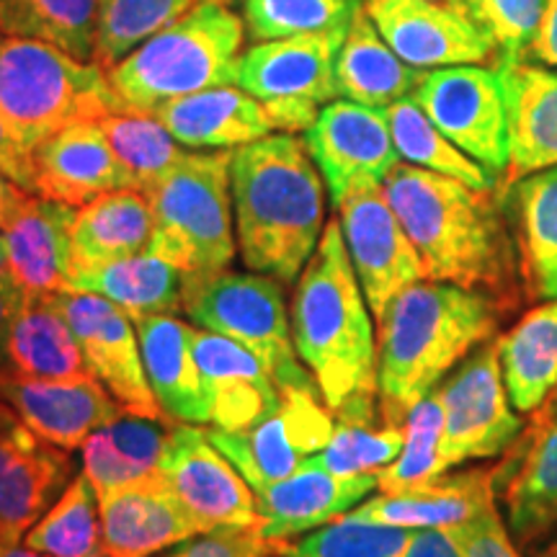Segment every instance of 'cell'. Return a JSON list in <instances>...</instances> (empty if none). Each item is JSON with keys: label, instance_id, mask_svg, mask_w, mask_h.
I'll return each instance as SVG.
<instances>
[{"label": "cell", "instance_id": "cell-54", "mask_svg": "<svg viewBox=\"0 0 557 557\" xmlns=\"http://www.w3.org/2000/svg\"><path fill=\"white\" fill-rule=\"evenodd\" d=\"M529 557H557V524L540 542L527 549Z\"/></svg>", "mask_w": 557, "mask_h": 557}, {"label": "cell", "instance_id": "cell-3", "mask_svg": "<svg viewBox=\"0 0 557 557\" xmlns=\"http://www.w3.org/2000/svg\"><path fill=\"white\" fill-rule=\"evenodd\" d=\"M508 312L485 292L418 282L382 312L377 341L380 421L403 426L451 369L498 336Z\"/></svg>", "mask_w": 557, "mask_h": 557}, {"label": "cell", "instance_id": "cell-51", "mask_svg": "<svg viewBox=\"0 0 557 557\" xmlns=\"http://www.w3.org/2000/svg\"><path fill=\"white\" fill-rule=\"evenodd\" d=\"M400 557H465L447 529H416Z\"/></svg>", "mask_w": 557, "mask_h": 557}, {"label": "cell", "instance_id": "cell-36", "mask_svg": "<svg viewBox=\"0 0 557 557\" xmlns=\"http://www.w3.org/2000/svg\"><path fill=\"white\" fill-rule=\"evenodd\" d=\"M99 0H0V34L39 39L81 62H96Z\"/></svg>", "mask_w": 557, "mask_h": 557}, {"label": "cell", "instance_id": "cell-18", "mask_svg": "<svg viewBox=\"0 0 557 557\" xmlns=\"http://www.w3.org/2000/svg\"><path fill=\"white\" fill-rule=\"evenodd\" d=\"M493 491L506 508V527L519 549L557 524V400L549 398L506 459L493 468Z\"/></svg>", "mask_w": 557, "mask_h": 557}, {"label": "cell", "instance_id": "cell-53", "mask_svg": "<svg viewBox=\"0 0 557 557\" xmlns=\"http://www.w3.org/2000/svg\"><path fill=\"white\" fill-rule=\"evenodd\" d=\"M21 299H24V292L13 284V278H0V369H5V344H9V331L21 308Z\"/></svg>", "mask_w": 557, "mask_h": 557}, {"label": "cell", "instance_id": "cell-15", "mask_svg": "<svg viewBox=\"0 0 557 557\" xmlns=\"http://www.w3.org/2000/svg\"><path fill=\"white\" fill-rule=\"evenodd\" d=\"M62 315L86 354L88 369L122 410L145 418L165 416L158 406L143 364V348L132 318L94 292H58Z\"/></svg>", "mask_w": 557, "mask_h": 557}, {"label": "cell", "instance_id": "cell-9", "mask_svg": "<svg viewBox=\"0 0 557 557\" xmlns=\"http://www.w3.org/2000/svg\"><path fill=\"white\" fill-rule=\"evenodd\" d=\"M348 32L336 29L259 41L243 52L238 86L248 90L282 132H308L325 103L336 101V60Z\"/></svg>", "mask_w": 557, "mask_h": 557}, {"label": "cell", "instance_id": "cell-42", "mask_svg": "<svg viewBox=\"0 0 557 557\" xmlns=\"http://www.w3.org/2000/svg\"><path fill=\"white\" fill-rule=\"evenodd\" d=\"M361 0H243L248 37L274 41L351 24Z\"/></svg>", "mask_w": 557, "mask_h": 557}, {"label": "cell", "instance_id": "cell-19", "mask_svg": "<svg viewBox=\"0 0 557 557\" xmlns=\"http://www.w3.org/2000/svg\"><path fill=\"white\" fill-rule=\"evenodd\" d=\"M318 171L323 173L333 205L359 178L385 181L400 163L385 109L338 99L320 109L318 120L305 132Z\"/></svg>", "mask_w": 557, "mask_h": 557}, {"label": "cell", "instance_id": "cell-45", "mask_svg": "<svg viewBox=\"0 0 557 557\" xmlns=\"http://www.w3.org/2000/svg\"><path fill=\"white\" fill-rule=\"evenodd\" d=\"M462 5L493 39L498 65H506V62L524 60L529 41L545 16L547 0H462Z\"/></svg>", "mask_w": 557, "mask_h": 557}, {"label": "cell", "instance_id": "cell-24", "mask_svg": "<svg viewBox=\"0 0 557 557\" xmlns=\"http://www.w3.org/2000/svg\"><path fill=\"white\" fill-rule=\"evenodd\" d=\"M194 359L212 400V426L220 431H248L263 421L282 400V389L238 341L212 331L191 329Z\"/></svg>", "mask_w": 557, "mask_h": 557}, {"label": "cell", "instance_id": "cell-40", "mask_svg": "<svg viewBox=\"0 0 557 557\" xmlns=\"http://www.w3.org/2000/svg\"><path fill=\"white\" fill-rule=\"evenodd\" d=\"M201 0H99L96 65L114 67L143 41L158 34Z\"/></svg>", "mask_w": 557, "mask_h": 557}, {"label": "cell", "instance_id": "cell-11", "mask_svg": "<svg viewBox=\"0 0 557 557\" xmlns=\"http://www.w3.org/2000/svg\"><path fill=\"white\" fill-rule=\"evenodd\" d=\"M333 207L369 310L380 320L403 289L426 278V269L389 205L382 181H354Z\"/></svg>", "mask_w": 557, "mask_h": 557}, {"label": "cell", "instance_id": "cell-28", "mask_svg": "<svg viewBox=\"0 0 557 557\" xmlns=\"http://www.w3.org/2000/svg\"><path fill=\"white\" fill-rule=\"evenodd\" d=\"M186 148L227 150L256 143L274 132V120L248 90L218 86L181 96L152 111Z\"/></svg>", "mask_w": 557, "mask_h": 557}, {"label": "cell", "instance_id": "cell-56", "mask_svg": "<svg viewBox=\"0 0 557 557\" xmlns=\"http://www.w3.org/2000/svg\"><path fill=\"white\" fill-rule=\"evenodd\" d=\"M0 278H11V274H9V259H5L3 235H0Z\"/></svg>", "mask_w": 557, "mask_h": 557}, {"label": "cell", "instance_id": "cell-29", "mask_svg": "<svg viewBox=\"0 0 557 557\" xmlns=\"http://www.w3.org/2000/svg\"><path fill=\"white\" fill-rule=\"evenodd\" d=\"M143 364L158 406L181 423L212 421V400L207 382L194 359L191 329L171 315L137 320Z\"/></svg>", "mask_w": 557, "mask_h": 557}, {"label": "cell", "instance_id": "cell-35", "mask_svg": "<svg viewBox=\"0 0 557 557\" xmlns=\"http://www.w3.org/2000/svg\"><path fill=\"white\" fill-rule=\"evenodd\" d=\"M186 276L169 261L152 253L103 263L70 278L67 292H94L111 299L135 320L150 315H171L184 308Z\"/></svg>", "mask_w": 557, "mask_h": 557}, {"label": "cell", "instance_id": "cell-58", "mask_svg": "<svg viewBox=\"0 0 557 557\" xmlns=\"http://www.w3.org/2000/svg\"><path fill=\"white\" fill-rule=\"evenodd\" d=\"M555 400H557V389H555Z\"/></svg>", "mask_w": 557, "mask_h": 557}, {"label": "cell", "instance_id": "cell-12", "mask_svg": "<svg viewBox=\"0 0 557 557\" xmlns=\"http://www.w3.org/2000/svg\"><path fill=\"white\" fill-rule=\"evenodd\" d=\"M413 99L465 156L496 178L506 176L508 109L496 67L429 70L421 75Z\"/></svg>", "mask_w": 557, "mask_h": 557}, {"label": "cell", "instance_id": "cell-27", "mask_svg": "<svg viewBox=\"0 0 557 557\" xmlns=\"http://www.w3.org/2000/svg\"><path fill=\"white\" fill-rule=\"evenodd\" d=\"M527 299H557V165L500 184Z\"/></svg>", "mask_w": 557, "mask_h": 557}, {"label": "cell", "instance_id": "cell-21", "mask_svg": "<svg viewBox=\"0 0 557 557\" xmlns=\"http://www.w3.org/2000/svg\"><path fill=\"white\" fill-rule=\"evenodd\" d=\"M0 400L16 410L21 421L60 449H78L96 429L122 413L120 403L99 380L50 382L29 380L0 369Z\"/></svg>", "mask_w": 557, "mask_h": 557}, {"label": "cell", "instance_id": "cell-1", "mask_svg": "<svg viewBox=\"0 0 557 557\" xmlns=\"http://www.w3.org/2000/svg\"><path fill=\"white\" fill-rule=\"evenodd\" d=\"M426 278L485 292L506 312L524 302L519 256L496 189L398 163L382 181Z\"/></svg>", "mask_w": 557, "mask_h": 557}, {"label": "cell", "instance_id": "cell-26", "mask_svg": "<svg viewBox=\"0 0 557 557\" xmlns=\"http://www.w3.org/2000/svg\"><path fill=\"white\" fill-rule=\"evenodd\" d=\"M508 109V171L500 184L557 165V70L517 60L498 65Z\"/></svg>", "mask_w": 557, "mask_h": 557}, {"label": "cell", "instance_id": "cell-25", "mask_svg": "<svg viewBox=\"0 0 557 557\" xmlns=\"http://www.w3.org/2000/svg\"><path fill=\"white\" fill-rule=\"evenodd\" d=\"M493 504V470L480 468L455 475L444 472L398 493H380L377 498L351 508L346 517L403 529H455Z\"/></svg>", "mask_w": 557, "mask_h": 557}, {"label": "cell", "instance_id": "cell-8", "mask_svg": "<svg viewBox=\"0 0 557 557\" xmlns=\"http://www.w3.org/2000/svg\"><path fill=\"white\" fill-rule=\"evenodd\" d=\"M184 312L205 331L238 341L256 354L278 389H318L297 359L278 278L235 271L186 278Z\"/></svg>", "mask_w": 557, "mask_h": 557}, {"label": "cell", "instance_id": "cell-32", "mask_svg": "<svg viewBox=\"0 0 557 557\" xmlns=\"http://www.w3.org/2000/svg\"><path fill=\"white\" fill-rule=\"evenodd\" d=\"M150 240L152 207L148 197L137 189L103 194L75 212L70 230V278L103 263L148 253Z\"/></svg>", "mask_w": 557, "mask_h": 557}, {"label": "cell", "instance_id": "cell-47", "mask_svg": "<svg viewBox=\"0 0 557 557\" xmlns=\"http://www.w3.org/2000/svg\"><path fill=\"white\" fill-rule=\"evenodd\" d=\"M83 475L94 485L96 496H107L116 487L135 483L145 475L139 472L129 459L122 457V451L114 447L107 431L96 429L86 442H83Z\"/></svg>", "mask_w": 557, "mask_h": 557}, {"label": "cell", "instance_id": "cell-48", "mask_svg": "<svg viewBox=\"0 0 557 557\" xmlns=\"http://www.w3.org/2000/svg\"><path fill=\"white\" fill-rule=\"evenodd\" d=\"M447 532L465 557H524L511 532H508L506 521L500 519L496 504L487 506L468 524L447 529Z\"/></svg>", "mask_w": 557, "mask_h": 557}, {"label": "cell", "instance_id": "cell-7", "mask_svg": "<svg viewBox=\"0 0 557 557\" xmlns=\"http://www.w3.org/2000/svg\"><path fill=\"white\" fill-rule=\"evenodd\" d=\"M230 150L186 152L150 194L152 240L148 253L186 278L227 271L235 259Z\"/></svg>", "mask_w": 557, "mask_h": 557}, {"label": "cell", "instance_id": "cell-14", "mask_svg": "<svg viewBox=\"0 0 557 557\" xmlns=\"http://www.w3.org/2000/svg\"><path fill=\"white\" fill-rule=\"evenodd\" d=\"M364 11L382 39L416 70L485 65L496 60L493 39L462 3L451 0H364Z\"/></svg>", "mask_w": 557, "mask_h": 557}, {"label": "cell", "instance_id": "cell-16", "mask_svg": "<svg viewBox=\"0 0 557 557\" xmlns=\"http://www.w3.org/2000/svg\"><path fill=\"white\" fill-rule=\"evenodd\" d=\"M169 485L197 519L201 534L218 527L261 524L253 487L235 465L209 442L207 431L176 421L160 459Z\"/></svg>", "mask_w": 557, "mask_h": 557}, {"label": "cell", "instance_id": "cell-22", "mask_svg": "<svg viewBox=\"0 0 557 557\" xmlns=\"http://www.w3.org/2000/svg\"><path fill=\"white\" fill-rule=\"evenodd\" d=\"M32 156L34 194L45 199L86 207L109 191L135 189L99 122L70 124L37 145Z\"/></svg>", "mask_w": 557, "mask_h": 557}, {"label": "cell", "instance_id": "cell-31", "mask_svg": "<svg viewBox=\"0 0 557 557\" xmlns=\"http://www.w3.org/2000/svg\"><path fill=\"white\" fill-rule=\"evenodd\" d=\"M5 369L18 377L90 380L86 354L62 315L58 295H24L5 344Z\"/></svg>", "mask_w": 557, "mask_h": 557}, {"label": "cell", "instance_id": "cell-17", "mask_svg": "<svg viewBox=\"0 0 557 557\" xmlns=\"http://www.w3.org/2000/svg\"><path fill=\"white\" fill-rule=\"evenodd\" d=\"M75 475L67 449L54 447L0 400V542L18 545Z\"/></svg>", "mask_w": 557, "mask_h": 557}, {"label": "cell", "instance_id": "cell-2", "mask_svg": "<svg viewBox=\"0 0 557 557\" xmlns=\"http://www.w3.org/2000/svg\"><path fill=\"white\" fill-rule=\"evenodd\" d=\"M292 341L336 421H380L377 344L341 222L329 220L292 297Z\"/></svg>", "mask_w": 557, "mask_h": 557}, {"label": "cell", "instance_id": "cell-37", "mask_svg": "<svg viewBox=\"0 0 557 557\" xmlns=\"http://www.w3.org/2000/svg\"><path fill=\"white\" fill-rule=\"evenodd\" d=\"M393 143L398 156L410 165L426 169L442 176L457 178L475 189H496V176L487 173L483 165L465 156L451 139L429 120L426 111L418 107L413 96L395 101L385 109Z\"/></svg>", "mask_w": 557, "mask_h": 557}, {"label": "cell", "instance_id": "cell-20", "mask_svg": "<svg viewBox=\"0 0 557 557\" xmlns=\"http://www.w3.org/2000/svg\"><path fill=\"white\" fill-rule=\"evenodd\" d=\"M99 508L109 557H150L201 534L160 470L99 496Z\"/></svg>", "mask_w": 557, "mask_h": 557}, {"label": "cell", "instance_id": "cell-55", "mask_svg": "<svg viewBox=\"0 0 557 557\" xmlns=\"http://www.w3.org/2000/svg\"><path fill=\"white\" fill-rule=\"evenodd\" d=\"M0 557H47L37 553V549L26 547V545H11V542H0Z\"/></svg>", "mask_w": 557, "mask_h": 557}, {"label": "cell", "instance_id": "cell-10", "mask_svg": "<svg viewBox=\"0 0 557 557\" xmlns=\"http://www.w3.org/2000/svg\"><path fill=\"white\" fill-rule=\"evenodd\" d=\"M438 398L444 403V472L470 459L506 455L527 429V423L513 413L504 385L498 336L475 348L455 369V374L438 387Z\"/></svg>", "mask_w": 557, "mask_h": 557}, {"label": "cell", "instance_id": "cell-59", "mask_svg": "<svg viewBox=\"0 0 557 557\" xmlns=\"http://www.w3.org/2000/svg\"><path fill=\"white\" fill-rule=\"evenodd\" d=\"M171 557H176V553H173V555H171Z\"/></svg>", "mask_w": 557, "mask_h": 557}, {"label": "cell", "instance_id": "cell-44", "mask_svg": "<svg viewBox=\"0 0 557 557\" xmlns=\"http://www.w3.org/2000/svg\"><path fill=\"white\" fill-rule=\"evenodd\" d=\"M416 529L372 524L351 517H341L333 524L318 527L295 545L284 557H400Z\"/></svg>", "mask_w": 557, "mask_h": 557}, {"label": "cell", "instance_id": "cell-38", "mask_svg": "<svg viewBox=\"0 0 557 557\" xmlns=\"http://www.w3.org/2000/svg\"><path fill=\"white\" fill-rule=\"evenodd\" d=\"M24 545L47 557H109L99 496L86 475L70 480L50 511L26 532Z\"/></svg>", "mask_w": 557, "mask_h": 557}, {"label": "cell", "instance_id": "cell-34", "mask_svg": "<svg viewBox=\"0 0 557 557\" xmlns=\"http://www.w3.org/2000/svg\"><path fill=\"white\" fill-rule=\"evenodd\" d=\"M498 359L511 406L534 413L557 389V299L537 305L498 336Z\"/></svg>", "mask_w": 557, "mask_h": 557}, {"label": "cell", "instance_id": "cell-23", "mask_svg": "<svg viewBox=\"0 0 557 557\" xmlns=\"http://www.w3.org/2000/svg\"><path fill=\"white\" fill-rule=\"evenodd\" d=\"M372 491H377V472L333 475L310 457L289 478L256 487L253 496L263 534L292 542L299 534L341 519Z\"/></svg>", "mask_w": 557, "mask_h": 557}, {"label": "cell", "instance_id": "cell-46", "mask_svg": "<svg viewBox=\"0 0 557 557\" xmlns=\"http://www.w3.org/2000/svg\"><path fill=\"white\" fill-rule=\"evenodd\" d=\"M289 545L292 542L267 537L261 524L218 527L181 547L176 557H284Z\"/></svg>", "mask_w": 557, "mask_h": 557}, {"label": "cell", "instance_id": "cell-41", "mask_svg": "<svg viewBox=\"0 0 557 557\" xmlns=\"http://www.w3.org/2000/svg\"><path fill=\"white\" fill-rule=\"evenodd\" d=\"M403 429H406V442L398 459L377 472V487L382 493H398L403 487L444 475V403L438 398V389L410 410Z\"/></svg>", "mask_w": 557, "mask_h": 557}, {"label": "cell", "instance_id": "cell-6", "mask_svg": "<svg viewBox=\"0 0 557 557\" xmlns=\"http://www.w3.org/2000/svg\"><path fill=\"white\" fill-rule=\"evenodd\" d=\"M122 111L107 70L39 39L0 34V120L26 150L54 132Z\"/></svg>", "mask_w": 557, "mask_h": 557}, {"label": "cell", "instance_id": "cell-52", "mask_svg": "<svg viewBox=\"0 0 557 557\" xmlns=\"http://www.w3.org/2000/svg\"><path fill=\"white\" fill-rule=\"evenodd\" d=\"M32 197L34 194L29 189H24V186L5 176V173H0V233L16 222V218L24 212Z\"/></svg>", "mask_w": 557, "mask_h": 557}, {"label": "cell", "instance_id": "cell-4", "mask_svg": "<svg viewBox=\"0 0 557 557\" xmlns=\"http://www.w3.org/2000/svg\"><path fill=\"white\" fill-rule=\"evenodd\" d=\"M235 235L243 263L292 284L308 267L325 227V189L305 139L269 135L230 160Z\"/></svg>", "mask_w": 557, "mask_h": 557}, {"label": "cell", "instance_id": "cell-13", "mask_svg": "<svg viewBox=\"0 0 557 557\" xmlns=\"http://www.w3.org/2000/svg\"><path fill=\"white\" fill-rule=\"evenodd\" d=\"M336 416L320 389H282V400L248 431L205 429L209 442L225 455L253 487L289 478L329 444Z\"/></svg>", "mask_w": 557, "mask_h": 557}, {"label": "cell", "instance_id": "cell-39", "mask_svg": "<svg viewBox=\"0 0 557 557\" xmlns=\"http://www.w3.org/2000/svg\"><path fill=\"white\" fill-rule=\"evenodd\" d=\"M99 127L143 194L156 189L186 156L178 139L152 114L114 111L99 120Z\"/></svg>", "mask_w": 557, "mask_h": 557}, {"label": "cell", "instance_id": "cell-43", "mask_svg": "<svg viewBox=\"0 0 557 557\" xmlns=\"http://www.w3.org/2000/svg\"><path fill=\"white\" fill-rule=\"evenodd\" d=\"M403 442H406L403 426H389L382 421H336L329 444L312 459L333 475H364L393 465L400 455Z\"/></svg>", "mask_w": 557, "mask_h": 557}, {"label": "cell", "instance_id": "cell-33", "mask_svg": "<svg viewBox=\"0 0 557 557\" xmlns=\"http://www.w3.org/2000/svg\"><path fill=\"white\" fill-rule=\"evenodd\" d=\"M421 75V70L410 67L393 52V47L382 39L361 3L348 24L336 60V86L341 99L364 103L372 109H387L395 101L413 96Z\"/></svg>", "mask_w": 557, "mask_h": 557}, {"label": "cell", "instance_id": "cell-57", "mask_svg": "<svg viewBox=\"0 0 557 557\" xmlns=\"http://www.w3.org/2000/svg\"><path fill=\"white\" fill-rule=\"evenodd\" d=\"M451 3H462V0H451Z\"/></svg>", "mask_w": 557, "mask_h": 557}, {"label": "cell", "instance_id": "cell-30", "mask_svg": "<svg viewBox=\"0 0 557 557\" xmlns=\"http://www.w3.org/2000/svg\"><path fill=\"white\" fill-rule=\"evenodd\" d=\"M75 212L78 209L62 201L32 197L16 222L3 230L9 274L24 295L67 292Z\"/></svg>", "mask_w": 557, "mask_h": 557}, {"label": "cell", "instance_id": "cell-50", "mask_svg": "<svg viewBox=\"0 0 557 557\" xmlns=\"http://www.w3.org/2000/svg\"><path fill=\"white\" fill-rule=\"evenodd\" d=\"M524 60L557 70V0H547L545 16H542L537 32L529 41Z\"/></svg>", "mask_w": 557, "mask_h": 557}, {"label": "cell", "instance_id": "cell-5", "mask_svg": "<svg viewBox=\"0 0 557 557\" xmlns=\"http://www.w3.org/2000/svg\"><path fill=\"white\" fill-rule=\"evenodd\" d=\"M246 24L230 0H201L107 70L122 111L152 114L181 96L238 83Z\"/></svg>", "mask_w": 557, "mask_h": 557}, {"label": "cell", "instance_id": "cell-49", "mask_svg": "<svg viewBox=\"0 0 557 557\" xmlns=\"http://www.w3.org/2000/svg\"><path fill=\"white\" fill-rule=\"evenodd\" d=\"M0 173L16 181L34 194V156L32 150H26L16 137L11 135V129L5 127L0 120Z\"/></svg>", "mask_w": 557, "mask_h": 557}]
</instances>
